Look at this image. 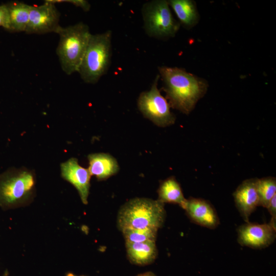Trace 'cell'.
<instances>
[{"instance_id": "cell-1", "label": "cell", "mask_w": 276, "mask_h": 276, "mask_svg": "<svg viewBox=\"0 0 276 276\" xmlns=\"http://www.w3.org/2000/svg\"><path fill=\"white\" fill-rule=\"evenodd\" d=\"M158 70L170 106L185 114L190 113L206 91V81L182 68L162 66Z\"/></svg>"}, {"instance_id": "cell-2", "label": "cell", "mask_w": 276, "mask_h": 276, "mask_svg": "<svg viewBox=\"0 0 276 276\" xmlns=\"http://www.w3.org/2000/svg\"><path fill=\"white\" fill-rule=\"evenodd\" d=\"M166 218L164 203L157 200L135 198L120 209L118 215L120 229H154L158 230Z\"/></svg>"}, {"instance_id": "cell-3", "label": "cell", "mask_w": 276, "mask_h": 276, "mask_svg": "<svg viewBox=\"0 0 276 276\" xmlns=\"http://www.w3.org/2000/svg\"><path fill=\"white\" fill-rule=\"evenodd\" d=\"M56 33L59 36L56 53L62 71L68 75L77 72L91 35L89 27L79 22L60 26Z\"/></svg>"}, {"instance_id": "cell-4", "label": "cell", "mask_w": 276, "mask_h": 276, "mask_svg": "<svg viewBox=\"0 0 276 276\" xmlns=\"http://www.w3.org/2000/svg\"><path fill=\"white\" fill-rule=\"evenodd\" d=\"M35 176L26 168H11L0 174V207L16 208L29 202L35 192Z\"/></svg>"}, {"instance_id": "cell-5", "label": "cell", "mask_w": 276, "mask_h": 276, "mask_svg": "<svg viewBox=\"0 0 276 276\" xmlns=\"http://www.w3.org/2000/svg\"><path fill=\"white\" fill-rule=\"evenodd\" d=\"M110 30L91 34L77 72L82 80L95 84L108 71L112 54Z\"/></svg>"}, {"instance_id": "cell-6", "label": "cell", "mask_w": 276, "mask_h": 276, "mask_svg": "<svg viewBox=\"0 0 276 276\" xmlns=\"http://www.w3.org/2000/svg\"><path fill=\"white\" fill-rule=\"evenodd\" d=\"M144 29L150 37L166 39L175 36L180 24L173 17L166 0H153L143 5Z\"/></svg>"}, {"instance_id": "cell-7", "label": "cell", "mask_w": 276, "mask_h": 276, "mask_svg": "<svg viewBox=\"0 0 276 276\" xmlns=\"http://www.w3.org/2000/svg\"><path fill=\"white\" fill-rule=\"evenodd\" d=\"M159 76L157 75L149 90L143 91L137 100V106L145 117L154 124L166 127L174 124L175 118L170 109L167 100L157 88Z\"/></svg>"}, {"instance_id": "cell-8", "label": "cell", "mask_w": 276, "mask_h": 276, "mask_svg": "<svg viewBox=\"0 0 276 276\" xmlns=\"http://www.w3.org/2000/svg\"><path fill=\"white\" fill-rule=\"evenodd\" d=\"M60 13L55 4L46 0L42 5H31L29 20L25 32L28 34L56 33L59 25Z\"/></svg>"}, {"instance_id": "cell-9", "label": "cell", "mask_w": 276, "mask_h": 276, "mask_svg": "<svg viewBox=\"0 0 276 276\" xmlns=\"http://www.w3.org/2000/svg\"><path fill=\"white\" fill-rule=\"evenodd\" d=\"M237 232L239 244L254 249L267 247L276 238V227L269 222L259 224L249 221L240 225Z\"/></svg>"}, {"instance_id": "cell-10", "label": "cell", "mask_w": 276, "mask_h": 276, "mask_svg": "<svg viewBox=\"0 0 276 276\" xmlns=\"http://www.w3.org/2000/svg\"><path fill=\"white\" fill-rule=\"evenodd\" d=\"M191 221L196 224L215 229L220 224L217 213L210 201L200 198L187 199L183 209Z\"/></svg>"}, {"instance_id": "cell-11", "label": "cell", "mask_w": 276, "mask_h": 276, "mask_svg": "<svg viewBox=\"0 0 276 276\" xmlns=\"http://www.w3.org/2000/svg\"><path fill=\"white\" fill-rule=\"evenodd\" d=\"M60 169L62 177L77 189L83 203L87 204L91 176L88 169L81 166L75 157L62 163Z\"/></svg>"}, {"instance_id": "cell-12", "label": "cell", "mask_w": 276, "mask_h": 276, "mask_svg": "<svg viewBox=\"0 0 276 276\" xmlns=\"http://www.w3.org/2000/svg\"><path fill=\"white\" fill-rule=\"evenodd\" d=\"M257 180V178L244 180L233 193L236 206L245 222L249 221L250 215L259 206Z\"/></svg>"}, {"instance_id": "cell-13", "label": "cell", "mask_w": 276, "mask_h": 276, "mask_svg": "<svg viewBox=\"0 0 276 276\" xmlns=\"http://www.w3.org/2000/svg\"><path fill=\"white\" fill-rule=\"evenodd\" d=\"M88 170L91 175L98 180L106 179L116 174L119 170L118 163L114 157L108 153H97L89 154Z\"/></svg>"}, {"instance_id": "cell-14", "label": "cell", "mask_w": 276, "mask_h": 276, "mask_svg": "<svg viewBox=\"0 0 276 276\" xmlns=\"http://www.w3.org/2000/svg\"><path fill=\"white\" fill-rule=\"evenodd\" d=\"M128 258L132 264L144 266L153 263L157 257L155 241L143 242H126Z\"/></svg>"}, {"instance_id": "cell-15", "label": "cell", "mask_w": 276, "mask_h": 276, "mask_svg": "<svg viewBox=\"0 0 276 276\" xmlns=\"http://www.w3.org/2000/svg\"><path fill=\"white\" fill-rule=\"evenodd\" d=\"M168 3L183 27L190 29L198 22L199 14L194 1L170 0Z\"/></svg>"}, {"instance_id": "cell-16", "label": "cell", "mask_w": 276, "mask_h": 276, "mask_svg": "<svg viewBox=\"0 0 276 276\" xmlns=\"http://www.w3.org/2000/svg\"><path fill=\"white\" fill-rule=\"evenodd\" d=\"M158 200L162 202L178 204L183 209L187 200L183 195L181 187L173 176L163 180L158 190Z\"/></svg>"}, {"instance_id": "cell-17", "label": "cell", "mask_w": 276, "mask_h": 276, "mask_svg": "<svg viewBox=\"0 0 276 276\" xmlns=\"http://www.w3.org/2000/svg\"><path fill=\"white\" fill-rule=\"evenodd\" d=\"M9 14V31L25 32L30 16L31 5L13 2L7 4Z\"/></svg>"}, {"instance_id": "cell-18", "label": "cell", "mask_w": 276, "mask_h": 276, "mask_svg": "<svg viewBox=\"0 0 276 276\" xmlns=\"http://www.w3.org/2000/svg\"><path fill=\"white\" fill-rule=\"evenodd\" d=\"M257 188L259 197V206L266 208L276 195V179L273 177L257 178Z\"/></svg>"}, {"instance_id": "cell-19", "label": "cell", "mask_w": 276, "mask_h": 276, "mask_svg": "<svg viewBox=\"0 0 276 276\" xmlns=\"http://www.w3.org/2000/svg\"><path fill=\"white\" fill-rule=\"evenodd\" d=\"M157 231L154 229L125 228L121 231L126 242L136 243L155 241Z\"/></svg>"}, {"instance_id": "cell-20", "label": "cell", "mask_w": 276, "mask_h": 276, "mask_svg": "<svg viewBox=\"0 0 276 276\" xmlns=\"http://www.w3.org/2000/svg\"><path fill=\"white\" fill-rule=\"evenodd\" d=\"M9 14L7 4L0 5V27L9 31Z\"/></svg>"}, {"instance_id": "cell-21", "label": "cell", "mask_w": 276, "mask_h": 276, "mask_svg": "<svg viewBox=\"0 0 276 276\" xmlns=\"http://www.w3.org/2000/svg\"><path fill=\"white\" fill-rule=\"evenodd\" d=\"M54 4L60 3H68L81 8L84 11H88L90 8L89 2L85 0H50Z\"/></svg>"}, {"instance_id": "cell-22", "label": "cell", "mask_w": 276, "mask_h": 276, "mask_svg": "<svg viewBox=\"0 0 276 276\" xmlns=\"http://www.w3.org/2000/svg\"><path fill=\"white\" fill-rule=\"evenodd\" d=\"M266 208L271 216L269 223L276 227V195L270 200Z\"/></svg>"}, {"instance_id": "cell-23", "label": "cell", "mask_w": 276, "mask_h": 276, "mask_svg": "<svg viewBox=\"0 0 276 276\" xmlns=\"http://www.w3.org/2000/svg\"><path fill=\"white\" fill-rule=\"evenodd\" d=\"M137 276H156L154 273L152 272L149 271L140 274Z\"/></svg>"}, {"instance_id": "cell-24", "label": "cell", "mask_w": 276, "mask_h": 276, "mask_svg": "<svg viewBox=\"0 0 276 276\" xmlns=\"http://www.w3.org/2000/svg\"><path fill=\"white\" fill-rule=\"evenodd\" d=\"M3 276H9V272L7 269H6L3 273Z\"/></svg>"}, {"instance_id": "cell-25", "label": "cell", "mask_w": 276, "mask_h": 276, "mask_svg": "<svg viewBox=\"0 0 276 276\" xmlns=\"http://www.w3.org/2000/svg\"><path fill=\"white\" fill-rule=\"evenodd\" d=\"M66 276H83V275H77L72 273H68Z\"/></svg>"}]
</instances>
